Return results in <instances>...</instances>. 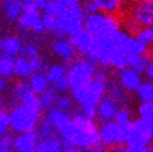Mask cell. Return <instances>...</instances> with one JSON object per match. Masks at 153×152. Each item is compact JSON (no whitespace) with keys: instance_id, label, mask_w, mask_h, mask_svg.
<instances>
[{"instance_id":"obj_11","label":"cell","mask_w":153,"mask_h":152,"mask_svg":"<svg viewBox=\"0 0 153 152\" xmlns=\"http://www.w3.org/2000/svg\"><path fill=\"white\" fill-rule=\"evenodd\" d=\"M70 38L71 44L74 45L75 51L78 52L79 56H90L93 48H94V43H96V37L89 32L86 30L85 28L82 30H79L78 33L73 34Z\"/></svg>"},{"instance_id":"obj_25","label":"cell","mask_w":153,"mask_h":152,"mask_svg":"<svg viewBox=\"0 0 153 152\" xmlns=\"http://www.w3.org/2000/svg\"><path fill=\"white\" fill-rule=\"evenodd\" d=\"M0 77L10 81L15 79V58L0 54Z\"/></svg>"},{"instance_id":"obj_32","label":"cell","mask_w":153,"mask_h":152,"mask_svg":"<svg viewBox=\"0 0 153 152\" xmlns=\"http://www.w3.org/2000/svg\"><path fill=\"white\" fill-rule=\"evenodd\" d=\"M55 107L60 108V110H63V111L73 112L74 107H75V103H74L71 95H68V93H62V95H59V97H57Z\"/></svg>"},{"instance_id":"obj_6","label":"cell","mask_w":153,"mask_h":152,"mask_svg":"<svg viewBox=\"0 0 153 152\" xmlns=\"http://www.w3.org/2000/svg\"><path fill=\"white\" fill-rule=\"evenodd\" d=\"M42 111H36L26 106L19 104L10 110V127L11 133H25L36 130L42 118Z\"/></svg>"},{"instance_id":"obj_29","label":"cell","mask_w":153,"mask_h":152,"mask_svg":"<svg viewBox=\"0 0 153 152\" xmlns=\"http://www.w3.org/2000/svg\"><path fill=\"white\" fill-rule=\"evenodd\" d=\"M36 132H37V134H38V139H48V137L57 136L55 127L52 126L51 122L44 117V114H42V118H41V121H40V124H38Z\"/></svg>"},{"instance_id":"obj_40","label":"cell","mask_w":153,"mask_h":152,"mask_svg":"<svg viewBox=\"0 0 153 152\" xmlns=\"http://www.w3.org/2000/svg\"><path fill=\"white\" fill-rule=\"evenodd\" d=\"M111 152H146V149L143 148H134V147H128V145H122L119 148L114 149Z\"/></svg>"},{"instance_id":"obj_2","label":"cell","mask_w":153,"mask_h":152,"mask_svg":"<svg viewBox=\"0 0 153 152\" xmlns=\"http://www.w3.org/2000/svg\"><path fill=\"white\" fill-rule=\"evenodd\" d=\"M111 77L112 73L99 67L94 74V78L88 85L70 91L71 97H73L75 106L79 108L81 114H83L88 118L96 119L97 104L107 95V86H108Z\"/></svg>"},{"instance_id":"obj_36","label":"cell","mask_w":153,"mask_h":152,"mask_svg":"<svg viewBox=\"0 0 153 152\" xmlns=\"http://www.w3.org/2000/svg\"><path fill=\"white\" fill-rule=\"evenodd\" d=\"M51 86L56 91L57 93H59V95H62V93H70V85H68L67 78L59 79V81H56V82L52 84Z\"/></svg>"},{"instance_id":"obj_8","label":"cell","mask_w":153,"mask_h":152,"mask_svg":"<svg viewBox=\"0 0 153 152\" xmlns=\"http://www.w3.org/2000/svg\"><path fill=\"white\" fill-rule=\"evenodd\" d=\"M127 129L128 126H122L116 121H108V122L99 124L100 145L109 151H114V149L124 145Z\"/></svg>"},{"instance_id":"obj_15","label":"cell","mask_w":153,"mask_h":152,"mask_svg":"<svg viewBox=\"0 0 153 152\" xmlns=\"http://www.w3.org/2000/svg\"><path fill=\"white\" fill-rule=\"evenodd\" d=\"M71 115H73V112L63 111L57 107H52V108H49V110L44 111V117L52 124V126H53L55 130H56L57 136H59V133H62V132L70 125Z\"/></svg>"},{"instance_id":"obj_21","label":"cell","mask_w":153,"mask_h":152,"mask_svg":"<svg viewBox=\"0 0 153 152\" xmlns=\"http://www.w3.org/2000/svg\"><path fill=\"white\" fill-rule=\"evenodd\" d=\"M36 73L34 66L27 58L18 55L15 58V79H27L32 74Z\"/></svg>"},{"instance_id":"obj_19","label":"cell","mask_w":153,"mask_h":152,"mask_svg":"<svg viewBox=\"0 0 153 152\" xmlns=\"http://www.w3.org/2000/svg\"><path fill=\"white\" fill-rule=\"evenodd\" d=\"M23 41L19 36H4L0 38V54L16 58L21 54Z\"/></svg>"},{"instance_id":"obj_33","label":"cell","mask_w":153,"mask_h":152,"mask_svg":"<svg viewBox=\"0 0 153 152\" xmlns=\"http://www.w3.org/2000/svg\"><path fill=\"white\" fill-rule=\"evenodd\" d=\"M134 36H135L138 40H141L142 43H145L146 45H149L150 48H153V26L140 28Z\"/></svg>"},{"instance_id":"obj_12","label":"cell","mask_w":153,"mask_h":152,"mask_svg":"<svg viewBox=\"0 0 153 152\" xmlns=\"http://www.w3.org/2000/svg\"><path fill=\"white\" fill-rule=\"evenodd\" d=\"M112 77H114L128 93H131V95L135 93L138 86H140L141 82L143 81L142 74L137 73L135 70L130 69V67H126V69L120 70V71L112 73Z\"/></svg>"},{"instance_id":"obj_26","label":"cell","mask_w":153,"mask_h":152,"mask_svg":"<svg viewBox=\"0 0 153 152\" xmlns=\"http://www.w3.org/2000/svg\"><path fill=\"white\" fill-rule=\"evenodd\" d=\"M152 54V52H150ZM150 54L148 55H127V67L135 70L137 73L142 74L145 73L148 66V62H149Z\"/></svg>"},{"instance_id":"obj_18","label":"cell","mask_w":153,"mask_h":152,"mask_svg":"<svg viewBox=\"0 0 153 152\" xmlns=\"http://www.w3.org/2000/svg\"><path fill=\"white\" fill-rule=\"evenodd\" d=\"M90 1H93L101 13L122 15L131 0H90Z\"/></svg>"},{"instance_id":"obj_28","label":"cell","mask_w":153,"mask_h":152,"mask_svg":"<svg viewBox=\"0 0 153 152\" xmlns=\"http://www.w3.org/2000/svg\"><path fill=\"white\" fill-rule=\"evenodd\" d=\"M57 97H59V93H57L56 91L52 88V86H49L47 91H44L41 95L38 96V99H40V103H41L42 110L47 111V110H49V108L55 107Z\"/></svg>"},{"instance_id":"obj_16","label":"cell","mask_w":153,"mask_h":152,"mask_svg":"<svg viewBox=\"0 0 153 152\" xmlns=\"http://www.w3.org/2000/svg\"><path fill=\"white\" fill-rule=\"evenodd\" d=\"M0 8L8 23H16L25 11V0H1Z\"/></svg>"},{"instance_id":"obj_43","label":"cell","mask_w":153,"mask_h":152,"mask_svg":"<svg viewBox=\"0 0 153 152\" xmlns=\"http://www.w3.org/2000/svg\"><path fill=\"white\" fill-rule=\"evenodd\" d=\"M86 152H111V151L107 149V148H104V147H101V145H99V147L92 148V149H89V151H86Z\"/></svg>"},{"instance_id":"obj_35","label":"cell","mask_w":153,"mask_h":152,"mask_svg":"<svg viewBox=\"0 0 153 152\" xmlns=\"http://www.w3.org/2000/svg\"><path fill=\"white\" fill-rule=\"evenodd\" d=\"M11 133L10 127V111L0 108V136Z\"/></svg>"},{"instance_id":"obj_17","label":"cell","mask_w":153,"mask_h":152,"mask_svg":"<svg viewBox=\"0 0 153 152\" xmlns=\"http://www.w3.org/2000/svg\"><path fill=\"white\" fill-rule=\"evenodd\" d=\"M107 96L114 99L120 107L131 106V101H133L131 93H128L114 77H111V79H109V82H108V86H107Z\"/></svg>"},{"instance_id":"obj_14","label":"cell","mask_w":153,"mask_h":152,"mask_svg":"<svg viewBox=\"0 0 153 152\" xmlns=\"http://www.w3.org/2000/svg\"><path fill=\"white\" fill-rule=\"evenodd\" d=\"M38 134L36 130L25 132V133L14 134L13 137V149L15 152H34L38 143Z\"/></svg>"},{"instance_id":"obj_4","label":"cell","mask_w":153,"mask_h":152,"mask_svg":"<svg viewBox=\"0 0 153 152\" xmlns=\"http://www.w3.org/2000/svg\"><path fill=\"white\" fill-rule=\"evenodd\" d=\"M88 14L82 6L64 8V11L56 18V32L52 36L53 38L62 37H71L73 34L78 33L85 28V21Z\"/></svg>"},{"instance_id":"obj_41","label":"cell","mask_w":153,"mask_h":152,"mask_svg":"<svg viewBox=\"0 0 153 152\" xmlns=\"http://www.w3.org/2000/svg\"><path fill=\"white\" fill-rule=\"evenodd\" d=\"M10 85H11V81H10V79L4 78V77H0V95L6 93L10 89Z\"/></svg>"},{"instance_id":"obj_23","label":"cell","mask_w":153,"mask_h":152,"mask_svg":"<svg viewBox=\"0 0 153 152\" xmlns=\"http://www.w3.org/2000/svg\"><path fill=\"white\" fill-rule=\"evenodd\" d=\"M63 143L59 136L40 139L34 152H63Z\"/></svg>"},{"instance_id":"obj_42","label":"cell","mask_w":153,"mask_h":152,"mask_svg":"<svg viewBox=\"0 0 153 152\" xmlns=\"http://www.w3.org/2000/svg\"><path fill=\"white\" fill-rule=\"evenodd\" d=\"M145 126H146L148 136H149L150 141L153 143V122H145Z\"/></svg>"},{"instance_id":"obj_47","label":"cell","mask_w":153,"mask_h":152,"mask_svg":"<svg viewBox=\"0 0 153 152\" xmlns=\"http://www.w3.org/2000/svg\"><path fill=\"white\" fill-rule=\"evenodd\" d=\"M0 38H1V36H0Z\"/></svg>"},{"instance_id":"obj_27","label":"cell","mask_w":153,"mask_h":152,"mask_svg":"<svg viewBox=\"0 0 153 152\" xmlns=\"http://www.w3.org/2000/svg\"><path fill=\"white\" fill-rule=\"evenodd\" d=\"M134 95H135V97L138 99V101L153 103V81L143 79Z\"/></svg>"},{"instance_id":"obj_45","label":"cell","mask_w":153,"mask_h":152,"mask_svg":"<svg viewBox=\"0 0 153 152\" xmlns=\"http://www.w3.org/2000/svg\"><path fill=\"white\" fill-rule=\"evenodd\" d=\"M0 152H15L13 149V147H3L0 145Z\"/></svg>"},{"instance_id":"obj_9","label":"cell","mask_w":153,"mask_h":152,"mask_svg":"<svg viewBox=\"0 0 153 152\" xmlns=\"http://www.w3.org/2000/svg\"><path fill=\"white\" fill-rule=\"evenodd\" d=\"M124 145L134 147V148H143L146 149L148 147L152 145L149 136L146 132V126L145 122L140 118H134L131 125L127 129V134H126V140H124Z\"/></svg>"},{"instance_id":"obj_7","label":"cell","mask_w":153,"mask_h":152,"mask_svg":"<svg viewBox=\"0 0 153 152\" xmlns=\"http://www.w3.org/2000/svg\"><path fill=\"white\" fill-rule=\"evenodd\" d=\"M85 29L89 30L94 37H105L122 29L120 15L107 13H94L89 14L85 21Z\"/></svg>"},{"instance_id":"obj_38","label":"cell","mask_w":153,"mask_h":152,"mask_svg":"<svg viewBox=\"0 0 153 152\" xmlns=\"http://www.w3.org/2000/svg\"><path fill=\"white\" fill-rule=\"evenodd\" d=\"M82 8L85 10V13L89 15V14H94V13H99V8L96 7V4L90 0H83L82 3Z\"/></svg>"},{"instance_id":"obj_49","label":"cell","mask_w":153,"mask_h":152,"mask_svg":"<svg viewBox=\"0 0 153 152\" xmlns=\"http://www.w3.org/2000/svg\"><path fill=\"white\" fill-rule=\"evenodd\" d=\"M152 1H153V0H152Z\"/></svg>"},{"instance_id":"obj_44","label":"cell","mask_w":153,"mask_h":152,"mask_svg":"<svg viewBox=\"0 0 153 152\" xmlns=\"http://www.w3.org/2000/svg\"><path fill=\"white\" fill-rule=\"evenodd\" d=\"M63 152H82V151L74 148V147H63Z\"/></svg>"},{"instance_id":"obj_34","label":"cell","mask_w":153,"mask_h":152,"mask_svg":"<svg viewBox=\"0 0 153 152\" xmlns=\"http://www.w3.org/2000/svg\"><path fill=\"white\" fill-rule=\"evenodd\" d=\"M63 11H64V7H62L60 4L55 3V1L48 0L47 4H45V7H44V10H42V14H44V15H49V16H55V18H57Z\"/></svg>"},{"instance_id":"obj_13","label":"cell","mask_w":153,"mask_h":152,"mask_svg":"<svg viewBox=\"0 0 153 152\" xmlns=\"http://www.w3.org/2000/svg\"><path fill=\"white\" fill-rule=\"evenodd\" d=\"M120 106L111 99L109 96L105 95L97 104V111H96V122L101 124V122H108V121H114L116 114H118Z\"/></svg>"},{"instance_id":"obj_3","label":"cell","mask_w":153,"mask_h":152,"mask_svg":"<svg viewBox=\"0 0 153 152\" xmlns=\"http://www.w3.org/2000/svg\"><path fill=\"white\" fill-rule=\"evenodd\" d=\"M122 18V29L128 34H135L140 28L153 26V1L152 0H131Z\"/></svg>"},{"instance_id":"obj_24","label":"cell","mask_w":153,"mask_h":152,"mask_svg":"<svg viewBox=\"0 0 153 152\" xmlns=\"http://www.w3.org/2000/svg\"><path fill=\"white\" fill-rule=\"evenodd\" d=\"M67 66L68 64L63 63V62H52V63L48 64L47 69H45V74H47L51 85L53 82H56V81H59V79L66 78Z\"/></svg>"},{"instance_id":"obj_39","label":"cell","mask_w":153,"mask_h":152,"mask_svg":"<svg viewBox=\"0 0 153 152\" xmlns=\"http://www.w3.org/2000/svg\"><path fill=\"white\" fill-rule=\"evenodd\" d=\"M143 76H145V78H146V79L153 81V52L150 54L149 62H148V66H146V70H145Z\"/></svg>"},{"instance_id":"obj_10","label":"cell","mask_w":153,"mask_h":152,"mask_svg":"<svg viewBox=\"0 0 153 152\" xmlns=\"http://www.w3.org/2000/svg\"><path fill=\"white\" fill-rule=\"evenodd\" d=\"M49 51L55 58L59 59V62H63L66 64H70L79 56L68 37L53 38L49 44Z\"/></svg>"},{"instance_id":"obj_30","label":"cell","mask_w":153,"mask_h":152,"mask_svg":"<svg viewBox=\"0 0 153 152\" xmlns=\"http://www.w3.org/2000/svg\"><path fill=\"white\" fill-rule=\"evenodd\" d=\"M137 118L142 119L143 122H153V103L140 101L135 108Z\"/></svg>"},{"instance_id":"obj_20","label":"cell","mask_w":153,"mask_h":152,"mask_svg":"<svg viewBox=\"0 0 153 152\" xmlns=\"http://www.w3.org/2000/svg\"><path fill=\"white\" fill-rule=\"evenodd\" d=\"M26 81H27L30 89L38 96L51 86V82H49V79H48L45 71H37V73L32 74Z\"/></svg>"},{"instance_id":"obj_46","label":"cell","mask_w":153,"mask_h":152,"mask_svg":"<svg viewBox=\"0 0 153 152\" xmlns=\"http://www.w3.org/2000/svg\"><path fill=\"white\" fill-rule=\"evenodd\" d=\"M146 152H153V145L148 147V148H146Z\"/></svg>"},{"instance_id":"obj_48","label":"cell","mask_w":153,"mask_h":152,"mask_svg":"<svg viewBox=\"0 0 153 152\" xmlns=\"http://www.w3.org/2000/svg\"><path fill=\"white\" fill-rule=\"evenodd\" d=\"M0 1H1V0H0Z\"/></svg>"},{"instance_id":"obj_5","label":"cell","mask_w":153,"mask_h":152,"mask_svg":"<svg viewBox=\"0 0 153 152\" xmlns=\"http://www.w3.org/2000/svg\"><path fill=\"white\" fill-rule=\"evenodd\" d=\"M99 66L94 60L88 56H78L74 62L67 66V81L70 85V91L82 88L94 78V74Z\"/></svg>"},{"instance_id":"obj_1","label":"cell","mask_w":153,"mask_h":152,"mask_svg":"<svg viewBox=\"0 0 153 152\" xmlns=\"http://www.w3.org/2000/svg\"><path fill=\"white\" fill-rule=\"evenodd\" d=\"M64 147H74L82 152L100 145L99 124L96 119L85 117L79 111L73 112L71 122L66 129L59 133Z\"/></svg>"},{"instance_id":"obj_31","label":"cell","mask_w":153,"mask_h":152,"mask_svg":"<svg viewBox=\"0 0 153 152\" xmlns=\"http://www.w3.org/2000/svg\"><path fill=\"white\" fill-rule=\"evenodd\" d=\"M134 110L131 108V106H127V107H120L118 111V114L115 117L114 121H116L119 125L122 126H130L131 122L134 121Z\"/></svg>"},{"instance_id":"obj_22","label":"cell","mask_w":153,"mask_h":152,"mask_svg":"<svg viewBox=\"0 0 153 152\" xmlns=\"http://www.w3.org/2000/svg\"><path fill=\"white\" fill-rule=\"evenodd\" d=\"M124 51L127 55H148L152 52V48L141 40H138L135 36L130 34L126 41V45H124Z\"/></svg>"},{"instance_id":"obj_37","label":"cell","mask_w":153,"mask_h":152,"mask_svg":"<svg viewBox=\"0 0 153 152\" xmlns=\"http://www.w3.org/2000/svg\"><path fill=\"white\" fill-rule=\"evenodd\" d=\"M51 1H55V3L60 4L64 8L78 7V6H82V3H83V0H51Z\"/></svg>"}]
</instances>
